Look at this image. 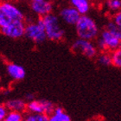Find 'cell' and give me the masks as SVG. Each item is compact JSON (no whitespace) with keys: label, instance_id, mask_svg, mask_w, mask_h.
Returning <instances> with one entry per match:
<instances>
[{"label":"cell","instance_id":"5bb4252c","mask_svg":"<svg viewBox=\"0 0 121 121\" xmlns=\"http://www.w3.org/2000/svg\"><path fill=\"white\" fill-rule=\"evenodd\" d=\"M4 106L10 111L19 112H22L27 108V105L25 104V102L23 99H10L5 103Z\"/></svg>","mask_w":121,"mask_h":121},{"label":"cell","instance_id":"9c48e42d","mask_svg":"<svg viewBox=\"0 0 121 121\" xmlns=\"http://www.w3.org/2000/svg\"><path fill=\"white\" fill-rule=\"evenodd\" d=\"M58 16L60 21L67 25L74 26L81 17V13L72 5L64 6L59 10Z\"/></svg>","mask_w":121,"mask_h":121},{"label":"cell","instance_id":"6da1fadb","mask_svg":"<svg viewBox=\"0 0 121 121\" xmlns=\"http://www.w3.org/2000/svg\"><path fill=\"white\" fill-rule=\"evenodd\" d=\"M74 28L76 35L79 38L86 40H95L100 33L96 21L87 14L81 16L79 21L74 25Z\"/></svg>","mask_w":121,"mask_h":121},{"label":"cell","instance_id":"e0dca14e","mask_svg":"<svg viewBox=\"0 0 121 121\" xmlns=\"http://www.w3.org/2000/svg\"><path fill=\"white\" fill-rule=\"evenodd\" d=\"M23 121H50L49 116L44 113H31L28 114L23 119Z\"/></svg>","mask_w":121,"mask_h":121},{"label":"cell","instance_id":"44dd1931","mask_svg":"<svg viewBox=\"0 0 121 121\" xmlns=\"http://www.w3.org/2000/svg\"><path fill=\"white\" fill-rule=\"evenodd\" d=\"M111 19L116 23L117 25H119L121 28V10L116 13V14H114L113 16H112Z\"/></svg>","mask_w":121,"mask_h":121},{"label":"cell","instance_id":"ffe728a7","mask_svg":"<svg viewBox=\"0 0 121 121\" xmlns=\"http://www.w3.org/2000/svg\"><path fill=\"white\" fill-rule=\"evenodd\" d=\"M6 121H23V116L19 112L11 111L7 114L6 118L4 119Z\"/></svg>","mask_w":121,"mask_h":121},{"label":"cell","instance_id":"7c38bea8","mask_svg":"<svg viewBox=\"0 0 121 121\" xmlns=\"http://www.w3.org/2000/svg\"><path fill=\"white\" fill-rule=\"evenodd\" d=\"M93 4L92 0H69V4L75 8L81 15H86L90 11Z\"/></svg>","mask_w":121,"mask_h":121},{"label":"cell","instance_id":"7a4b0ae2","mask_svg":"<svg viewBox=\"0 0 121 121\" xmlns=\"http://www.w3.org/2000/svg\"><path fill=\"white\" fill-rule=\"evenodd\" d=\"M45 28L46 35L48 40L54 41V42H59L62 40L65 35V31L61 25L59 16L55 13H50L48 15L44 16L42 17Z\"/></svg>","mask_w":121,"mask_h":121},{"label":"cell","instance_id":"603a6c76","mask_svg":"<svg viewBox=\"0 0 121 121\" xmlns=\"http://www.w3.org/2000/svg\"><path fill=\"white\" fill-rule=\"evenodd\" d=\"M105 1H106V0H92V2H93V4H98V5H101Z\"/></svg>","mask_w":121,"mask_h":121},{"label":"cell","instance_id":"4316f807","mask_svg":"<svg viewBox=\"0 0 121 121\" xmlns=\"http://www.w3.org/2000/svg\"><path fill=\"white\" fill-rule=\"evenodd\" d=\"M119 48H121V43H120V45H119Z\"/></svg>","mask_w":121,"mask_h":121},{"label":"cell","instance_id":"484cf974","mask_svg":"<svg viewBox=\"0 0 121 121\" xmlns=\"http://www.w3.org/2000/svg\"><path fill=\"white\" fill-rule=\"evenodd\" d=\"M30 2H38V1H43V0H30Z\"/></svg>","mask_w":121,"mask_h":121},{"label":"cell","instance_id":"5b68a950","mask_svg":"<svg viewBox=\"0 0 121 121\" xmlns=\"http://www.w3.org/2000/svg\"><path fill=\"white\" fill-rule=\"evenodd\" d=\"M120 43V39L106 28L101 30L96 39V46L99 50L100 51L112 52L119 48Z\"/></svg>","mask_w":121,"mask_h":121},{"label":"cell","instance_id":"83f0119b","mask_svg":"<svg viewBox=\"0 0 121 121\" xmlns=\"http://www.w3.org/2000/svg\"><path fill=\"white\" fill-rule=\"evenodd\" d=\"M2 121H6V120H4H4H2Z\"/></svg>","mask_w":121,"mask_h":121},{"label":"cell","instance_id":"ba28073f","mask_svg":"<svg viewBox=\"0 0 121 121\" xmlns=\"http://www.w3.org/2000/svg\"><path fill=\"white\" fill-rule=\"evenodd\" d=\"M55 106L52 102L47 99L30 101L27 105V110L31 113H44L48 116H50L54 112Z\"/></svg>","mask_w":121,"mask_h":121},{"label":"cell","instance_id":"2e32d148","mask_svg":"<svg viewBox=\"0 0 121 121\" xmlns=\"http://www.w3.org/2000/svg\"><path fill=\"white\" fill-rule=\"evenodd\" d=\"M97 60L101 66H110L112 65V52L109 51H101L100 54H99L97 56Z\"/></svg>","mask_w":121,"mask_h":121},{"label":"cell","instance_id":"4fadbf2b","mask_svg":"<svg viewBox=\"0 0 121 121\" xmlns=\"http://www.w3.org/2000/svg\"><path fill=\"white\" fill-rule=\"evenodd\" d=\"M100 6L112 17L121 10V0H106Z\"/></svg>","mask_w":121,"mask_h":121},{"label":"cell","instance_id":"d4e9b609","mask_svg":"<svg viewBox=\"0 0 121 121\" xmlns=\"http://www.w3.org/2000/svg\"><path fill=\"white\" fill-rule=\"evenodd\" d=\"M3 94H4V95H7L8 93H10V91H8V90H3Z\"/></svg>","mask_w":121,"mask_h":121},{"label":"cell","instance_id":"277c9868","mask_svg":"<svg viewBox=\"0 0 121 121\" xmlns=\"http://www.w3.org/2000/svg\"><path fill=\"white\" fill-rule=\"evenodd\" d=\"M24 36L36 44H40L48 39L42 17L26 23Z\"/></svg>","mask_w":121,"mask_h":121},{"label":"cell","instance_id":"ac0fdd59","mask_svg":"<svg viewBox=\"0 0 121 121\" xmlns=\"http://www.w3.org/2000/svg\"><path fill=\"white\" fill-rule=\"evenodd\" d=\"M105 28L107 29L108 30H110L112 33H113L117 37L119 38V39L121 40V28L119 25H117L116 23H114L112 19H110V20L106 23Z\"/></svg>","mask_w":121,"mask_h":121},{"label":"cell","instance_id":"d6986e66","mask_svg":"<svg viewBox=\"0 0 121 121\" xmlns=\"http://www.w3.org/2000/svg\"><path fill=\"white\" fill-rule=\"evenodd\" d=\"M112 65L117 68H121V48H117L116 50L112 52Z\"/></svg>","mask_w":121,"mask_h":121},{"label":"cell","instance_id":"8fae6325","mask_svg":"<svg viewBox=\"0 0 121 121\" xmlns=\"http://www.w3.org/2000/svg\"><path fill=\"white\" fill-rule=\"evenodd\" d=\"M7 74L14 81H21L25 77V69L16 63H8L6 65Z\"/></svg>","mask_w":121,"mask_h":121},{"label":"cell","instance_id":"3957f363","mask_svg":"<svg viewBox=\"0 0 121 121\" xmlns=\"http://www.w3.org/2000/svg\"><path fill=\"white\" fill-rule=\"evenodd\" d=\"M18 20H25L23 11L10 0H4L0 4V27Z\"/></svg>","mask_w":121,"mask_h":121},{"label":"cell","instance_id":"9a60e30c","mask_svg":"<svg viewBox=\"0 0 121 121\" xmlns=\"http://www.w3.org/2000/svg\"><path fill=\"white\" fill-rule=\"evenodd\" d=\"M50 121H71L70 117L63 112L61 107H56L54 112L49 116Z\"/></svg>","mask_w":121,"mask_h":121},{"label":"cell","instance_id":"8992f818","mask_svg":"<svg viewBox=\"0 0 121 121\" xmlns=\"http://www.w3.org/2000/svg\"><path fill=\"white\" fill-rule=\"evenodd\" d=\"M71 49L74 53L81 54L87 58L95 57L99 50L96 46V43H93V41L79 37L73 41V43H72V46H71Z\"/></svg>","mask_w":121,"mask_h":121},{"label":"cell","instance_id":"52a82bcc","mask_svg":"<svg viewBox=\"0 0 121 121\" xmlns=\"http://www.w3.org/2000/svg\"><path fill=\"white\" fill-rule=\"evenodd\" d=\"M25 27V20H18L10 22L6 25L0 27V29H1V33L6 37L11 39H18L24 35Z\"/></svg>","mask_w":121,"mask_h":121},{"label":"cell","instance_id":"30bf717a","mask_svg":"<svg viewBox=\"0 0 121 121\" xmlns=\"http://www.w3.org/2000/svg\"><path fill=\"white\" fill-rule=\"evenodd\" d=\"M30 9L35 15L39 17H43L44 16L48 15L53 12L54 4L50 0H43L38 2L30 3Z\"/></svg>","mask_w":121,"mask_h":121},{"label":"cell","instance_id":"cb8c5ba5","mask_svg":"<svg viewBox=\"0 0 121 121\" xmlns=\"http://www.w3.org/2000/svg\"><path fill=\"white\" fill-rule=\"evenodd\" d=\"M25 99H26V100H28L29 102H30V101H32L33 95H32V94H27V95L25 96Z\"/></svg>","mask_w":121,"mask_h":121},{"label":"cell","instance_id":"7402d4cb","mask_svg":"<svg viewBox=\"0 0 121 121\" xmlns=\"http://www.w3.org/2000/svg\"><path fill=\"white\" fill-rule=\"evenodd\" d=\"M7 114V107L5 106H0V120H4L6 118Z\"/></svg>","mask_w":121,"mask_h":121}]
</instances>
